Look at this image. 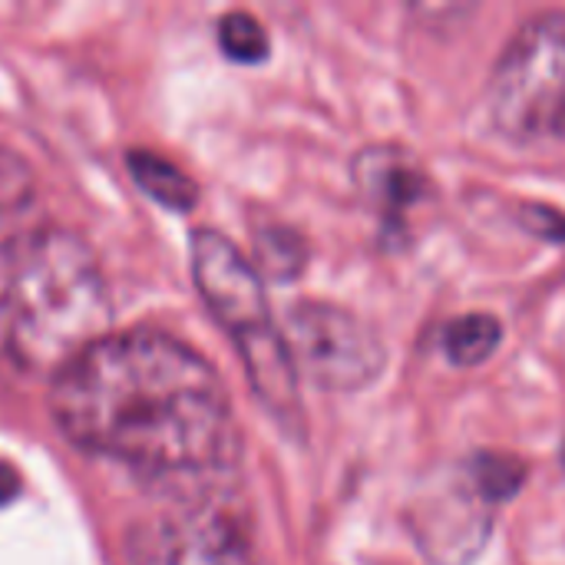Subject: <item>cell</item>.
<instances>
[{
	"label": "cell",
	"mask_w": 565,
	"mask_h": 565,
	"mask_svg": "<svg viewBox=\"0 0 565 565\" xmlns=\"http://www.w3.org/2000/svg\"><path fill=\"white\" fill-rule=\"evenodd\" d=\"M285 344L298 371L321 391L354 394L384 374L387 351L374 324L331 301H301L288 311Z\"/></svg>",
	"instance_id": "cell-6"
},
{
	"label": "cell",
	"mask_w": 565,
	"mask_h": 565,
	"mask_svg": "<svg viewBox=\"0 0 565 565\" xmlns=\"http://www.w3.org/2000/svg\"><path fill=\"white\" fill-rule=\"evenodd\" d=\"M354 182L381 212L384 222H401L427 192L430 182L411 152L397 146H374L354 159Z\"/></svg>",
	"instance_id": "cell-8"
},
{
	"label": "cell",
	"mask_w": 565,
	"mask_h": 565,
	"mask_svg": "<svg viewBox=\"0 0 565 565\" xmlns=\"http://www.w3.org/2000/svg\"><path fill=\"white\" fill-rule=\"evenodd\" d=\"M218 46L235 63H262L268 60L271 40L262 20H255L245 10H232L218 20Z\"/></svg>",
	"instance_id": "cell-14"
},
{
	"label": "cell",
	"mask_w": 565,
	"mask_h": 565,
	"mask_svg": "<svg viewBox=\"0 0 565 565\" xmlns=\"http://www.w3.org/2000/svg\"><path fill=\"white\" fill-rule=\"evenodd\" d=\"M252 556L248 510L218 487L162 503L126 533L129 565H252Z\"/></svg>",
	"instance_id": "cell-5"
},
{
	"label": "cell",
	"mask_w": 565,
	"mask_h": 565,
	"mask_svg": "<svg viewBox=\"0 0 565 565\" xmlns=\"http://www.w3.org/2000/svg\"><path fill=\"white\" fill-rule=\"evenodd\" d=\"M417 507L424 513L417 520V536L437 563L467 565L490 540L493 507L480 497L467 470L450 487H434V493Z\"/></svg>",
	"instance_id": "cell-7"
},
{
	"label": "cell",
	"mask_w": 565,
	"mask_h": 565,
	"mask_svg": "<svg viewBox=\"0 0 565 565\" xmlns=\"http://www.w3.org/2000/svg\"><path fill=\"white\" fill-rule=\"evenodd\" d=\"M63 437L142 477H209L238 450L228 394L205 358L152 331H109L56 381Z\"/></svg>",
	"instance_id": "cell-1"
},
{
	"label": "cell",
	"mask_w": 565,
	"mask_h": 565,
	"mask_svg": "<svg viewBox=\"0 0 565 565\" xmlns=\"http://www.w3.org/2000/svg\"><path fill=\"white\" fill-rule=\"evenodd\" d=\"M523 225L540 235V238H550V242H565V215L550 209V205H526L523 212Z\"/></svg>",
	"instance_id": "cell-15"
},
{
	"label": "cell",
	"mask_w": 565,
	"mask_h": 565,
	"mask_svg": "<svg viewBox=\"0 0 565 565\" xmlns=\"http://www.w3.org/2000/svg\"><path fill=\"white\" fill-rule=\"evenodd\" d=\"M13 493H17V480H13V473L0 463V503H7Z\"/></svg>",
	"instance_id": "cell-16"
},
{
	"label": "cell",
	"mask_w": 565,
	"mask_h": 565,
	"mask_svg": "<svg viewBox=\"0 0 565 565\" xmlns=\"http://www.w3.org/2000/svg\"><path fill=\"white\" fill-rule=\"evenodd\" d=\"M126 166L132 172V179L139 182V189L156 199L159 205L172 209V212H189L195 202H199V189L195 182L169 159L156 156V152H142V149H132L126 156Z\"/></svg>",
	"instance_id": "cell-9"
},
{
	"label": "cell",
	"mask_w": 565,
	"mask_h": 565,
	"mask_svg": "<svg viewBox=\"0 0 565 565\" xmlns=\"http://www.w3.org/2000/svg\"><path fill=\"white\" fill-rule=\"evenodd\" d=\"M192 278L212 318L235 341L255 397L288 430L305 424L298 401V367L275 328L258 268L218 232L199 228L192 235Z\"/></svg>",
	"instance_id": "cell-3"
},
{
	"label": "cell",
	"mask_w": 565,
	"mask_h": 565,
	"mask_svg": "<svg viewBox=\"0 0 565 565\" xmlns=\"http://www.w3.org/2000/svg\"><path fill=\"white\" fill-rule=\"evenodd\" d=\"M109 291L93 248L66 228H26L0 248V361L56 381L109 334Z\"/></svg>",
	"instance_id": "cell-2"
},
{
	"label": "cell",
	"mask_w": 565,
	"mask_h": 565,
	"mask_svg": "<svg viewBox=\"0 0 565 565\" xmlns=\"http://www.w3.org/2000/svg\"><path fill=\"white\" fill-rule=\"evenodd\" d=\"M33 202H36V179L30 166L17 152L0 149V248L26 232L23 222Z\"/></svg>",
	"instance_id": "cell-11"
},
{
	"label": "cell",
	"mask_w": 565,
	"mask_h": 565,
	"mask_svg": "<svg viewBox=\"0 0 565 565\" xmlns=\"http://www.w3.org/2000/svg\"><path fill=\"white\" fill-rule=\"evenodd\" d=\"M487 99L493 126L513 142L565 136V10L533 13L510 36Z\"/></svg>",
	"instance_id": "cell-4"
},
{
	"label": "cell",
	"mask_w": 565,
	"mask_h": 565,
	"mask_svg": "<svg viewBox=\"0 0 565 565\" xmlns=\"http://www.w3.org/2000/svg\"><path fill=\"white\" fill-rule=\"evenodd\" d=\"M255 268L275 281H295L308 265L305 238L288 225H265L255 235Z\"/></svg>",
	"instance_id": "cell-12"
},
{
	"label": "cell",
	"mask_w": 565,
	"mask_h": 565,
	"mask_svg": "<svg viewBox=\"0 0 565 565\" xmlns=\"http://www.w3.org/2000/svg\"><path fill=\"white\" fill-rule=\"evenodd\" d=\"M563 467H565V440H563Z\"/></svg>",
	"instance_id": "cell-17"
},
{
	"label": "cell",
	"mask_w": 565,
	"mask_h": 565,
	"mask_svg": "<svg viewBox=\"0 0 565 565\" xmlns=\"http://www.w3.org/2000/svg\"><path fill=\"white\" fill-rule=\"evenodd\" d=\"M500 341H503V324L483 311H470V315L454 318L440 334L447 361L454 367H463V371L487 364L497 354Z\"/></svg>",
	"instance_id": "cell-10"
},
{
	"label": "cell",
	"mask_w": 565,
	"mask_h": 565,
	"mask_svg": "<svg viewBox=\"0 0 565 565\" xmlns=\"http://www.w3.org/2000/svg\"><path fill=\"white\" fill-rule=\"evenodd\" d=\"M467 473L490 507L510 503L526 483V463L510 454H477L467 463Z\"/></svg>",
	"instance_id": "cell-13"
}]
</instances>
